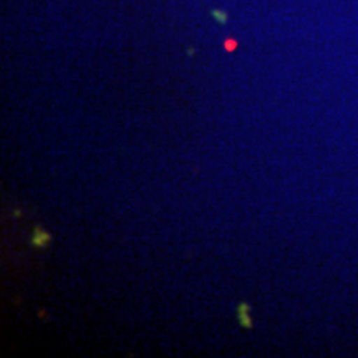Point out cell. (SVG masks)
Masks as SVG:
<instances>
[{
    "label": "cell",
    "instance_id": "cell-1",
    "mask_svg": "<svg viewBox=\"0 0 358 358\" xmlns=\"http://www.w3.org/2000/svg\"><path fill=\"white\" fill-rule=\"evenodd\" d=\"M50 241H52V236L48 234V231L40 229V227H37V229L34 231V236H32L34 248H37V249L47 248V245L50 244Z\"/></svg>",
    "mask_w": 358,
    "mask_h": 358
},
{
    "label": "cell",
    "instance_id": "cell-2",
    "mask_svg": "<svg viewBox=\"0 0 358 358\" xmlns=\"http://www.w3.org/2000/svg\"><path fill=\"white\" fill-rule=\"evenodd\" d=\"M237 317L244 329H252V319H250V307L248 302H241L237 307Z\"/></svg>",
    "mask_w": 358,
    "mask_h": 358
},
{
    "label": "cell",
    "instance_id": "cell-3",
    "mask_svg": "<svg viewBox=\"0 0 358 358\" xmlns=\"http://www.w3.org/2000/svg\"><path fill=\"white\" fill-rule=\"evenodd\" d=\"M213 15H214V19H216L217 22H221V24H226V13L224 12H221V10H214L213 12Z\"/></svg>",
    "mask_w": 358,
    "mask_h": 358
}]
</instances>
